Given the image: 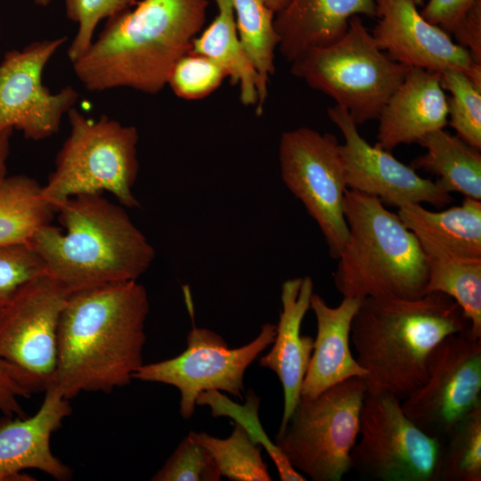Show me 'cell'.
Wrapping results in <instances>:
<instances>
[{"instance_id":"obj_42","label":"cell","mask_w":481,"mask_h":481,"mask_svg":"<svg viewBox=\"0 0 481 481\" xmlns=\"http://www.w3.org/2000/svg\"><path fill=\"white\" fill-rule=\"evenodd\" d=\"M0 36H1V29H0Z\"/></svg>"},{"instance_id":"obj_41","label":"cell","mask_w":481,"mask_h":481,"mask_svg":"<svg viewBox=\"0 0 481 481\" xmlns=\"http://www.w3.org/2000/svg\"><path fill=\"white\" fill-rule=\"evenodd\" d=\"M414 2V4L419 6V5H422L424 4V0H412Z\"/></svg>"},{"instance_id":"obj_35","label":"cell","mask_w":481,"mask_h":481,"mask_svg":"<svg viewBox=\"0 0 481 481\" xmlns=\"http://www.w3.org/2000/svg\"><path fill=\"white\" fill-rule=\"evenodd\" d=\"M478 0H429L420 12L429 23L449 35Z\"/></svg>"},{"instance_id":"obj_1","label":"cell","mask_w":481,"mask_h":481,"mask_svg":"<svg viewBox=\"0 0 481 481\" xmlns=\"http://www.w3.org/2000/svg\"><path fill=\"white\" fill-rule=\"evenodd\" d=\"M149 309L137 281L70 291L59 319L52 385L68 400L128 385L143 364Z\"/></svg>"},{"instance_id":"obj_10","label":"cell","mask_w":481,"mask_h":481,"mask_svg":"<svg viewBox=\"0 0 481 481\" xmlns=\"http://www.w3.org/2000/svg\"><path fill=\"white\" fill-rule=\"evenodd\" d=\"M279 162L284 184L318 224L330 256L338 259L348 228L344 214L347 186L337 137L307 126L283 132Z\"/></svg>"},{"instance_id":"obj_32","label":"cell","mask_w":481,"mask_h":481,"mask_svg":"<svg viewBox=\"0 0 481 481\" xmlns=\"http://www.w3.org/2000/svg\"><path fill=\"white\" fill-rule=\"evenodd\" d=\"M221 475L215 460L192 432L186 436L153 481H219Z\"/></svg>"},{"instance_id":"obj_9","label":"cell","mask_w":481,"mask_h":481,"mask_svg":"<svg viewBox=\"0 0 481 481\" xmlns=\"http://www.w3.org/2000/svg\"><path fill=\"white\" fill-rule=\"evenodd\" d=\"M386 389L368 387L351 470L374 481H438L443 442L421 430Z\"/></svg>"},{"instance_id":"obj_22","label":"cell","mask_w":481,"mask_h":481,"mask_svg":"<svg viewBox=\"0 0 481 481\" xmlns=\"http://www.w3.org/2000/svg\"><path fill=\"white\" fill-rule=\"evenodd\" d=\"M396 214L426 257L481 258V200L465 197L459 206L439 212L408 204Z\"/></svg>"},{"instance_id":"obj_17","label":"cell","mask_w":481,"mask_h":481,"mask_svg":"<svg viewBox=\"0 0 481 481\" xmlns=\"http://www.w3.org/2000/svg\"><path fill=\"white\" fill-rule=\"evenodd\" d=\"M40 409L31 417L11 420L0 426V481H27L22 473L40 470L57 480H68L72 470L52 452L50 439L71 413L69 400L51 385Z\"/></svg>"},{"instance_id":"obj_3","label":"cell","mask_w":481,"mask_h":481,"mask_svg":"<svg viewBox=\"0 0 481 481\" xmlns=\"http://www.w3.org/2000/svg\"><path fill=\"white\" fill-rule=\"evenodd\" d=\"M62 226H43L28 245L45 274L69 292L137 281L151 265L155 249L120 204L102 193L74 196L60 206Z\"/></svg>"},{"instance_id":"obj_5","label":"cell","mask_w":481,"mask_h":481,"mask_svg":"<svg viewBox=\"0 0 481 481\" xmlns=\"http://www.w3.org/2000/svg\"><path fill=\"white\" fill-rule=\"evenodd\" d=\"M348 237L334 285L343 297L417 299L427 294L428 265L415 235L370 194L347 189Z\"/></svg>"},{"instance_id":"obj_11","label":"cell","mask_w":481,"mask_h":481,"mask_svg":"<svg viewBox=\"0 0 481 481\" xmlns=\"http://www.w3.org/2000/svg\"><path fill=\"white\" fill-rule=\"evenodd\" d=\"M69 293L44 274L0 309V358L29 394L45 392L53 382L59 319Z\"/></svg>"},{"instance_id":"obj_33","label":"cell","mask_w":481,"mask_h":481,"mask_svg":"<svg viewBox=\"0 0 481 481\" xmlns=\"http://www.w3.org/2000/svg\"><path fill=\"white\" fill-rule=\"evenodd\" d=\"M138 0H65L67 18L78 25L77 32L68 49V57L74 62L88 49L94 30L102 20L131 8Z\"/></svg>"},{"instance_id":"obj_19","label":"cell","mask_w":481,"mask_h":481,"mask_svg":"<svg viewBox=\"0 0 481 481\" xmlns=\"http://www.w3.org/2000/svg\"><path fill=\"white\" fill-rule=\"evenodd\" d=\"M314 282L310 276L293 278L281 285V311L271 350L259 365L273 371L283 390V412L278 433L283 431L301 396L303 381L314 350V338L301 335L302 321L310 308Z\"/></svg>"},{"instance_id":"obj_29","label":"cell","mask_w":481,"mask_h":481,"mask_svg":"<svg viewBox=\"0 0 481 481\" xmlns=\"http://www.w3.org/2000/svg\"><path fill=\"white\" fill-rule=\"evenodd\" d=\"M442 442L438 481H481V406L461 418Z\"/></svg>"},{"instance_id":"obj_20","label":"cell","mask_w":481,"mask_h":481,"mask_svg":"<svg viewBox=\"0 0 481 481\" xmlns=\"http://www.w3.org/2000/svg\"><path fill=\"white\" fill-rule=\"evenodd\" d=\"M362 300L343 297L340 304L333 307L318 294H312L310 308L316 318L317 333L301 397L314 398L351 378H367V371L349 346L352 321Z\"/></svg>"},{"instance_id":"obj_36","label":"cell","mask_w":481,"mask_h":481,"mask_svg":"<svg viewBox=\"0 0 481 481\" xmlns=\"http://www.w3.org/2000/svg\"><path fill=\"white\" fill-rule=\"evenodd\" d=\"M451 34L455 42L466 49L477 63L481 64V0L474 4Z\"/></svg>"},{"instance_id":"obj_14","label":"cell","mask_w":481,"mask_h":481,"mask_svg":"<svg viewBox=\"0 0 481 481\" xmlns=\"http://www.w3.org/2000/svg\"><path fill=\"white\" fill-rule=\"evenodd\" d=\"M67 37L34 41L21 50L7 51L0 62V133L20 131L28 140L55 135L61 119L74 108L79 94L66 86L52 94L43 85V71Z\"/></svg>"},{"instance_id":"obj_13","label":"cell","mask_w":481,"mask_h":481,"mask_svg":"<svg viewBox=\"0 0 481 481\" xmlns=\"http://www.w3.org/2000/svg\"><path fill=\"white\" fill-rule=\"evenodd\" d=\"M401 406L421 430L444 440L461 418L481 406V338L464 331L440 341L429 355L425 382Z\"/></svg>"},{"instance_id":"obj_16","label":"cell","mask_w":481,"mask_h":481,"mask_svg":"<svg viewBox=\"0 0 481 481\" xmlns=\"http://www.w3.org/2000/svg\"><path fill=\"white\" fill-rule=\"evenodd\" d=\"M376 45L395 61L441 73L458 69L481 86V64L437 26L427 21L412 0H375Z\"/></svg>"},{"instance_id":"obj_4","label":"cell","mask_w":481,"mask_h":481,"mask_svg":"<svg viewBox=\"0 0 481 481\" xmlns=\"http://www.w3.org/2000/svg\"><path fill=\"white\" fill-rule=\"evenodd\" d=\"M458 304L441 292L417 299L365 298L352 321L350 338L368 387L400 400L420 387L430 353L451 334L469 331Z\"/></svg>"},{"instance_id":"obj_2","label":"cell","mask_w":481,"mask_h":481,"mask_svg":"<svg viewBox=\"0 0 481 481\" xmlns=\"http://www.w3.org/2000/svg\"><path fill=\"white\" fill-rule=\"evenodd\" d=\"M208 0H141L106 20L88 49L72 62L90 92L119 87L156 94L175 63L190 53L207 19Z\"/></svg>"},{"instance_id":"obj_27","label":"cell","mask_w":481,"mask_h":481,"mask_svg":"<svg viewBox=\"0 0 481 481\" xmlns=\"http://www.w3.org/2000/svg\"><path fill=\"white\" fill-rule=\"evenodd\" d=\"M426 292H441L461 307L469 332L481 338V258L428 257Z\"/></svg>"},{"instance_id":"obj_37","label":"cell","mask_w":481,"mask_h":481,"mask_svg":"<svg viewBox=\"0 0 481 481\" xmlns=\"http://www.w3.org/2000/svg\"><path fill=\"white\" fill-rule=\"evenodd\" d=\"M30 394L17 380L9 365L0 358V413L8 418L16 415L26 417L19 402L20 397H29Z\"/></svg>"},{"instance_id":"obj_34","label":"cell","mask_w":481,"mask_h":481,"mask_svg":"<svg viewBox=\"0 0 481 481\" xmlns=\"http://www.w3.org/2000/svg\"><path fill=\"white\" fill-rule=\"evenodd\" d=\"M44 274L41 259L28 244L0 247V309L25 284Z\"/></svg>"},{"instance_id":"obj_25","label":"cell","mask_w":481,"mask_h":481,"mask_svg":"<svg viewBox=\"0 0 481 481\" xmlns=\"http://www.w3.org/2000/svg\"><path fill=\"white\" fill-rule=\"evenodd\" d=\"M55 208L42 195V185L27 175L0 182V247L28 244L51 224Z\"/></svg>"},{"instance_id":"obj_28","label":"cell","mask_w":481,"mask_h":481,"mask_svg":"<svg viewBox=\"0 0 481 481\" xmlns=\"http://www.w3.org/2000/svg\"><path fill=\"white\" fill-rule=\"evenodd\" d=\"M212 454L221 477L232 481H271L273 478L261 456L260 448L248 431L235 423L227 438L192 431Z\"/></svg>"},{"instance_id":"obj_12","label":"cell","mask_w":481,"mask_h":481,"mask_svg":"<svg viewBox=\"0 0 481 481\" xmlns=\"http://www.w3.org/2000/svg\"><path fill=\"white\" fill-rule=\"evenodd\" d=\"M275 335L276 324L266 322L254 340L230 348L217 333L193 326L187 336V348L182 354L165 361L143 363L133 379L175 387L181 395V416L188 420L203 392L224 391L242 398L247 368L273 344Z\"/></svg>"},{"instance_id":"obj_23","label":"cell","mask_w":481,"mask_h":481,"mask_svg":"<svg viewBox=\"0 0 481 481\" xmlns=\"http://www.w3.org/2000/svg\"><path fill=\"white\" fill-rule=\"evenodd\" d=\"M215 2L217 15L193 39L190 52L204 55L221 66L231 84L239 86L241 103L257 107L259 78L240 40L232 0Z\"/></svg>"},{"instance_id":"obj_31","label":"cell","mask_w":481,"mask_h":481,"mask_svg":"<svg viewBox=\"0 0 481 481\" xmlns=\"http://www.w3.org/2000/svg\"><path fill=\"white\" fill-rule=\"evenodd\" d=\"M225 77L226 72L216 62L190 52L175 63L167 85L176 96L184 100H198L216 91Z\"/></svg>"},{"instance_id":"obj_21","label":"cell","mask_w":481,"mask_h":481,"mask_svg":"<svg viewBox=\"0 0 481 481\" xmlns=\"http://www.w3.org/2000/svg\"><path fill=\"white\" fill-rule=\"evenodd\" d=\"M275 14L279 51L291 63L311 49L338 40L351 17L374 18L376 4L375 0H289Z\"/></svg>"},{"instance_id":"obj_24","label":"cell","mask_w":481,"mask_h":481,"mask_svg":"<svg viewBox=\"0 0 481 481\" xmlns=\"http://www.w3.org/2000/svg\"><path fill=\"white\" fill-rule=\"evenodd\" d=\"M426 152L410 167L435 174L436 181L450 193L481 200V154L458 135L444 129L426 135L419 143Z\"/></svg>"},{"instance_id":"obj_6","label":"cell","mask_w":481,"mask_h":481,"mask_svg":"<svg viewBox=\"0 0 481 481\" xmlns=\"http://www.w3.org/2000/svg\"><path fill=\"white\" fill-rule=\"evenodd\" d=\"M70 133L60 149L42 195L56 210L81 194L111 193L124 208H139L133 189L139 173V135L105 115L97 120L75 108L67 113Z\"/></svg>"},{"instance_id":"obj_18","label":"cell","mask_w":481,"mask_h":481,"mask_svg":"<svg viewBox=\"0 0 481 481\" xmlns=\"http://www.w3.org/2000/svg\"><path fill=\"white\" fill-rule=\"evenodd\" d=\"M376 146L391 151L400 144L419 143L448 124L447 95L439 72L410 68L387 99L378 118Z\"/></svg>"},{"instance_id":"obj_15","label":"cell","mask_w":481,"mask_h":481,"mask_svg":"<svg viewBox=\"0 0 481 481\" xmlns=\"http://www.w3.org/2000/svg\"><path fill=\"white\" fill-rule=\"evenodd\" d=\"M327 114L344 136L339 152L347 189L373 195L384 205L397 208L415 203L440 208L452 201L451 193L436 180L420 176L390 151L371 145L345 109L335 104Z\"/></svg>"},{"instance_id":"obj_38","label":"cell","mask_w":481,"mask_h":481,"mask_svg":"<svg viewBox=\"0 0 481 481\" xmlns=\"http://www.w3.org/2000/svg\"><path fill=\"white\" fill-rule=\"evenodd\" d=\"M12 131V128H6L0 133V182L6 176V163L10 154Z\"/></svg>"},{"instance_id":"obj_26","label":"cell","mask_w":481,"mask_h":481,"mask_svg":"<svg viewBox=\"0 0 481 481\" xmlns=\"http://www.w3.org/2000/svg\"><path fill=\"white\" fill-rule=\"evenodd\" d=\"M238 35L259 78L256 113L261 116L268 94L270 77L274 74V53L279 44L274 12L263 0H232Z\"/></svg>"},{"instance_id":"obj_7","label":"cell","mask_w":481,"mask_h":481,"mask_svg":"<svg viewBox=\"0 0 481 481\" xmlns=\"http://www.w3.org/2000/svg\"><path fill=\"white\" fill-rule=\"evenodd\" d=\"M409 69L384 53L355 15L338 40L306 52L291 62L290 71L332 98L358 126L378 118Z\"/></svg>"},{"instance_id":"obj_40","label":"cell","mask_w":481,"mask_h":481,"mask_svg":"<svg viewBox=\"0 0 481 481\" xmlns=\"http://www.w3.org/2000/svg\"><path fill=\"white\" fill-rule=\"evenodd\" d=\"M37 5L46 6L50 4L51 0H33Z\"/></svg>"},{"instance_id":"obj_30","label":"cell","mask_w":481,"mask_h":481,"mask_svg":"<svg viewBox=\"0 0 481 481\" xmlns=\"http://www.w3.org/2000/svg\"><path fill=\"white\" fill-rule=\"evenodd\" d=\"M441 85L448 91V123L471 147L481 150V86L458 69L440 73Z\"/></svg>"},{"instance_id":"obj_8","label":"cell","mask_w":481,"mask_h":481,"mask_svg":"<svg viewBox=\"0 0 481 481\" xmlns=\"http://www.w3.org/2000/svg\"><path fill=\"white\" fill-rule=\"evenodd\" d=\"M367 384L351 378L314 398L301 397L275 444L314 481H340L351 470Z\"/></svg>"},{"instance_id":"obj_39","label":"cell","mask_w":481,"mask_h":481,"mask_svg":"<svg viewBox=\"0 0 481 481\" xmlns=\"http://www.w3.org/2000/svg\"><path fill=\"white\" fill-rule=\"evenodd\" d=\"M265 5L273 11L274 13H277L281 9H283L289 0H263Z\"/></svg>"}]
</instances>
